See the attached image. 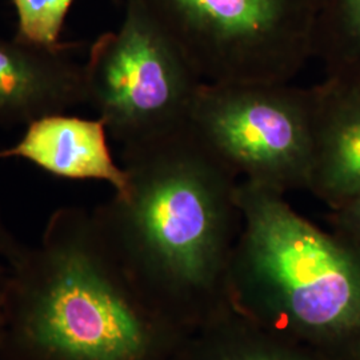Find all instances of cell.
<instances>
[{
	"instance_id": "obj_15",
	"label": "cell",
	"mask_w": 360,
	"mask_h": 360,
	"mask_svg": "<svg viewBox=\"0 0 360 360\" xmlns=\"http://www.w3.org/2000/svg\"><path fill=\"white\" fill-rule=\"evenodd\" d=\"M7 287H8V264L4 262L3 257H0V352L4 348Z\"/></svg>"
},
{
	"instance_id": "obj_12",
	"label": "cell",
	"mask_w": 360,
	"mask_h": 360,
	"mask_svg": "<svg viewBox=\"0 0 360 360\" xmlns=\"http://www.w3.org/2000/svg\"><path fill=\"white\" fill-rule=\"evenodd\" d=\"M75 0H13L16 38L43 47H59L65 18Z\"/></svg>"
},
{
	"instance_id": "obj_11",
	"label": "cell",
	"mask_w": 360,
	"mask_h": 360,
	"mask_svg": "<svg viewBox=\"0 0 360 360\" xmlns=\"http://www.w3.org/2000/svg\"><path fill=\"white\" fill-rule=\"evenodd\" d=\"M312 58L322 62L326 80L360 90V0H319Z\"/></svg>"
},
{
	"instance_id": "obj_7",
	"label": "cell",
	"mask_w": 360,
	"mask_h": 360,
	"mask_svg": "<svg viewBox=\"0 0 360 360\" xmlns=\"http://www.w3.org/2000/svg\"><path fill=\"white\" fill-rule=\"evenodd\" d=\"M71 47L0 37V126H28L87 104L84 65L70 56Z\"/></svg>"
},
{
	"instance_id": "obj_5",
	"label": "cell",
	"mask_w": 360,
	"mask_h": 360,
	"mask_svg": "<svg viewBox=\"0 0 360 360\" xmlns=\"http://www.w3.org/2000/svg\"><path fill=\"white\" fill-rule=\"evenodd\" d=\"M316 98V86L203 82L190 122L240 180L285 195L307 190Z\"/></svg>"
},
{
	"instance_id": "obj_16",
	"label": "cell",
	"mask_w": 360,
	"mask_h": 360,
	"mask_svg": "<svg viewBox=\"0 0 360 360\" xmlns=\"http://www.w3.org/2000/svg\"><path fill=\"white\" fill-rule=\"evenodd\" d=\"M346 358H347V360H360V339L352 347L348 349Z\"/></svg>"
},
{
	"instance_id": "obj_10",
	"label": "cell",
	"mask_w": 360,
	"mask_h": 360,
	"mask_svg": "<svg viewBox=\"0 0 360 360\" xmlns=\"http://www.w3.org/2000/svg\"><path fill=\"white\" fill-rule=\"evenodd\" d=\"M172 360H334L284 340L224 306L186 335Z\"/></svg>"
},
{
	"instance_id": "obj_9",
	"label": "cell",
	"mask_w": 360,
	"mask_h": 360,
	"mask_svg": "<svg viewBox=\"0 0 360 360\" xmlns=\"http://www.w3.org/2000/svg\"><path fill=\"white\" fill-rule=\"evenodd\" d=\"M316 94L307 191L335 210L360 195V90L324 80Z\"/></svg>"
},
{
	"instance_id": "obj_4",
	"label": "cell",
	"mask_w": 360,
	"mask_h": 360,
	"mask_svg": "<svg viewBox=\"0 0 360 360\" xmlns=\"http://www.w3.org/2000/svg\"><path fill=\"white\" fill-rule=\"evenodd\" d=\"M203 82L290 83L312 58L319 0H126Z\"/></svg>"
},
{
	"instance_id": "obj_17",
	"label": "cell",
	"mask_w": 360,
	"mask_h": 360,
	"mask_svg": "<svg viewBox=\"0 0 360 360\" xmlns=\"http://www.w3.org/2000/svg\"><path fill=\"white\" fill-rule=\"evenodd\" d=\"M0 360H20L19 358H16L15 355H13L11 352H8L6 348L1 349L0 352Z\"/></svg>"
},
{
	"instance_id": "obj_8",
	"label": "cell",
	"mask_w": 360,
	"mask_h": 360,
	"mask_svg": "<svg viewBox=\"0 0 360 360\" xmlns=\"http://www.w3.org/2000/svg\"><path fill=\"white\" fill-rule=\"evenodd\" d=\"M13 158L28 160L58 178L105 181L115 193L127 186V172L111 154L108 132L99 117H40L26 126L19 142L0 150V160Z\"/></svg>"
},
{
	"instance_id": "obj_14",
	"label": "cell",
	"mask_w": 360,
	"mask_h": 360,
	"mask_svg": "<svg viewBox=\"0 0 360 360\" xmlns=\"http://www.w3.org/2000/svg\"><path fill=\"white\" fill-rule=\"evenodd\" d=\"M23 248L25 245L20 243V240L10 230L0 210V257L4 259L7 264H10V262H13Z\"/></svg>"
},
{
	"instance_id": "obj_13",
	"label": "cell",
	"mask_w": 360,
	"mask_h": 360,
	"mask_svg": "<svg viewBox=\"0 0 360 360\" xmlns=\"http://www.w3.org/2000/svg\"><path fill=\"white\" fill-rule=\"evenodd\" d=\"M333 211L335 233L360 250V195Z\"/></svg>"
},
{
	"instance_id": "obj_6",
	"label": "cell",
	"mask_w": 360,
	"mask_h": 360,
	"mask_svg": "<svg viewBox=\"0 0 360 360\" xmlns=\"http://www.w3.org/2000/svg\"><path fill=\"white\" fill-rule=\"evenodd\" d=\"M84 82L87 104L122 147L188 122L203 83L172 41L129 1L120 27L91 46Z\"/></svg>"
},
{
	"instance_id": "obj_2",
	"label": "cell",
	"mask_w": 360,
	"mask_h": 360,
	"mask_svg": "<svg viewBox=\"0 0 360 360\" xmlns=\"http://www.w3.org/2000/svg\"><path fill=\"white\" fill-rule=\"evenodd\" d=\"M188 333L144 294L86 208L56 210L8 264L4 348L20 360H172Z\"/></svg>"
},
{
	"instance_id": "obj_3",
	"label": "cell",
	"mask_w": 360,
	"mask_h": 360,
	"mask_svg": "<svg viewBox=\"0 0 360 360\" xmlns=\"http://www.w3.org/2000/svg\"><path fill=\"white\" fill-rule=\"evenodd\" d=\"M238 202L227 306L284 340L346 355L360 339V250L302 217L284 193L240 180Z\"/></svg>"
},
{
	"instance_id": "obj_1",
	"label": "cell",
	"mask_w": 360,
	"mask_h": 360,
	"mask_svg": "<svg viewBox=\"0 0 360 360\" xmlns=\"http://www.w3.org/2000/svg\"><path fill=\"white\" fill-rule=\"evenodd\" d=\"M127 186L92 210L105 239L158 309L186 331L226 303L240 231V178L186 122L122 147Z\"/></svg>"
}]
</instances>
